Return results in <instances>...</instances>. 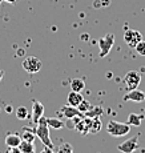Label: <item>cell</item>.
I'll return each mask as SVG.
<instances>
[{
  "label": "cell",
  "mask_w": 145,
  "mask_h": 153,
  "mask_svg": "<svg viewBox=\"0 0 145 153\" xmlns=\"http://www.w3.org/2000/svg\"><path fill=\"white\" fill-rule=\"evenodd\" d=\"M36 137L43 143L44 146H48V148L53 149V143L49 137V126L47 124V117H41L39 121L36 123Z\"/></svg>",
  "instance_id": "1"
},
{
  "label": "cell",
  "mask_w": 145,
  "mask_h": 153,
  "mask_svg": "<svg viewBox=\"0 0 145 153\" xmlns=\"http://www.w3.org/2000/svg\"><path fill=\"white\" fill-rule=\"evenodd\" d=\"M131 131V125L128 123H119L116 120H111L106 124V132L113 137H121L125 136Z\"/></svg>",
  "instance_id": "2"
},
{
  "label": "cell",
  "mask_w": 145,
  "mask_h": 153,
  "mask_svg": "<svg viewBox=\"0 0 145 153\" xmlns=\"http://www.w3.org/2000/svg\"><path fill=\"white\" fill-rule=\"evenodd\" d=\"M23 68H24L25 72L31 73V75L32 73H37L43 68V61L36 56H27L23 60Z\"/></svg>",
  "instance_id": "3"
},
{
  "label": "cell",
  "mask_w": 145,
  "mask_h": 153,
  "mask_svg": "<svg viewBox=\"0 0 145 153\" xmlns=\"http://www.w3.org/2000/svg\"><path fill=\"white\" fill-rule=\"evenodd\" d=\"M115 44V35L108 33L105 36H103L101 39L97 40V45L100 48V57H105L106 55L111 52L112 47Z\"/></svg>",
  "instance_id": "4"
},
{
  "label": "cell",
  "mask_w": 145,
  "mask_h": 153,
  "mask_svg": "<svg viewBox=\"0 0 145 153\" xmlns=\"http://www.w3.org/2000/svg\"><path fill=\"white\" fill-rule=\"evenodd\" d=\"M140 83H141V75L137 71H129V72L124 76V84H125L128 91L137 89Z\"/></svg>",
  "instance_id": "5"
},
{
  "label": "cell",
  "mask_w": 145,
  "mask_h": 153,
  "mask_svg": "<svg viewBox=\"0 0 145 153\" xmlns=\"http://www.w3.org/2000/svg\"><path fill=\"white\" fill-rule=\"evenodd\" d=\"M141 40H143V35L136 29H126L125 33H124V42L132 48H135L137 45V43L141 42Z\"/></svg>",
  "instance_id": "6"
},
{
  "label": "cell",
  "mask_w": 145,
  "mask_h": 153,
  "mask_svg": "<svg viewBox=\"0 0 145 153\" xmlns=\"http://www.w3.org/2000/svg\"><path fill=\"white\" fill-rule=\"evenodd\" d=\"M117 149L121 152V153H133L135 151L138 149V139L137 136H133L131 139L125 140L124 143H121Z\"/></svg>",
  "instance_id": "7"
},
{
  "label": "cell",
  "mask_w": 145,
  "mask_h": 153,
  "mask_svg": "<svg viewBox=\"0 0 145 153\" xmlns=\"http://www.w3.org/2000/svg\"><path fill=\"white\" fill-rule=\"evenodd\" d=\"M59 113L63 114L67 119H75V117H84V113H81L76 107H71V105H64Z\"/></svg>",
  "instance_id": "8"
},
{
  "label": "cell",
  "mask_w": 145,
  "mask_h": 153,
  "mask_svg": "<svg viewBox=\"0 0 145 153\" xmlns=\"http://www.w3.org/2000/svg\"><path fill=\"white\" fill-rule=\"evenodd\" d=\"M91 128V117H81L75 124V129L81 134H88Z\"/></svg>",
  "instance_id": "9"
},
{
  "label": "cell",
  "mask_w": 145,
  "mask_h": 153,
  "mask_svg": "<svg viewBox=\"0 0 145 153\" xmlns=\"http://www.w3.org/2000/svg\"><path fill=\"white\" fill-rule=\"evenodd\" d=\"M44 116V105L37 100H32V120L37 123Z\"/></svg>",
  "instance_id": "10"
},
{
  "label": "cell",
  "mask_w": 145,
  "mask_h": 153,
  "mask_svg": "<svg viewBox=\"0 0 145 153\" xmlns=\"http://www.w3.org/2000/svg\"><path fill=\"white\" fill-rule=\"evenodd\" d=\"M135 101V102H143L145 100V93L143 91H138L137 89H132L124 96V101Z\"/></svg>",
  "instance_id": "11"
},
{
  "label": "cell",
  "mask_w": 145,
  "mask_h": 153,
  "mask_svg": "<svg viewBox=\"0 0 145 153\" xmlns=\"http://www.w3.org/2000/svg\"><path fill=\"white\" fill-rule=\"evenodd\" d=\"M83 95L80 92H75V91H71V93L68 95L67 97V101H68V105H71V107H76L77 108V105L80 102L83 101Z\"/></svg>",
  "instance_id": "12"
},
{
  "label": "cell",
  "mask_w": 145,
  "mask_h": 153,
  "mask_svg": "<svg viewBox=\"0 0 145 153\" xmlns=\"http://www.w3.org/2000/svg\"><path fill=\"white\" fill-rule=\"evenodd\" d=\"M4 143L7 146H19L22 143V136L17 133H10L5 136Z\"/></svg>",
  "instance_id": "13"
},
{
  "label": "cell",
  "mask_w": 145,
  "mask_h": 153,
  "mask_svg": "<svg viewBox=\"0 0 145 153\" xmlns=\"http://www.w3.org/2000/svg\"><path fill=\"white\" fill-rule=\"evenodd\" d=\"M103 128V123L100 117H92L91 119V128H89V133H99Z\"/></svg>",
  "instance_id": "14"
},
{
  "label": "cell",
  "mask_w": 145,
  "mask_h": 153,
  "mask_svg": "<svg viewBox=\"0 0 145 153\" xmlns=\"http://www.w3.org/2000/svg\"><path fill=\"white\" fill-rule=\"evenodd\" d=\"M19 149L22 153H35L36 152V148H35V144L31 143V141H25V140H22L19 145Z\"/></svg>",
  "instance_id": "15"
},
{
  "label": "cell",
  "mask_w": 145,
  "mask_h": 153,
  "mask_svg": "<svg viewBox=\"0 0 145 153\" xmlns=\"http://www.w3.org/2000/svg\"><path fill=\"white\" fill-rule=\"evenodd\" d=\"M20 136H22V140L33 143L35 139H36V132L32 131V128H29V126H25V128L22 131V134H20Z\"/></svg>",
  "instance_id": "16"
},
{
  "label": "cell",
  "mask_w": 145,
  "mask_h": 153,
  "mask_svg": "<svg viewBox=\"0 0 145 153\" xmlns=\"http://www.w3.org/2000/svg\"><path fill=\"white\" fill-rule=\"evenodd\" d=\"M144 120V116L143 114H136V113H131L128 116V124L131 126H136V128H138V126L141 125V123H143Z\"/></svg>",
  "instance_id": "17"
},
{
  "label": "cell",
  "mask_w": 145,
  "mask_h": 153,
  "mask_svg": "<svg viewBox=\"0 0 145 153\" xmlns=\"http://www.w3.org/2000/svg\"><path fill=\"white\" fill-rule=\"evenodd\" d=\"M103 108L100 107V105H97V107H94V105H92V108H91L89 111H87L84 113V116L85 117H91V119H92V117H100L103 114Z\"/></svg>",
  "instance_id": "18"
},
{
  "label": "cell",
  "mask_w": 145,
  "mask_h": 153,
  "mask_svg": "<svg viewBox=\"0 0 145 153\" xmlns=\"http://www.w3.org/2000/svg\"><path fill=\"white\" fill-rule=\"evenodd\" d=\"M71 88H72V91H75V92H81L85 88V81L83 80V79H73V80L71 81Z\"/></svg>",
  "instance_id": "19"
},
{
  "label": "cell",
  "mask_w": 145,
  "mask_h": 153,
  "mask_svg": "<svg viewBox=\"0 0 145 153\" xmlns=\"http://www.w3.org/2000/svg\"><path fill=\"white\" fill-rule=\"evenodd\" d=\"M47 124H48L49 128L52 129H61L64 128V121H61V120L56 119V117H52V119H47Z\"/></svg>",
  "instance_id": "20"
},
{
  "label": "cell",
  "mask_w": 145,
  "mask_h": 153,
  "mask_svg": "<svg viewBox=\"0 0 145 153\" xmlns=\"http://www.w3.org/2000/svg\"><path fill=\"white\" fill-rule=\"evenodd\" d=\"M15 113H16V117L19 120H27L29 117V112H28V108L23 107V105H20L19 108H16V111H15Z\"/></svg>",
  "instance_id": "21"
},
{
  "label": "cell",
  "mask_w": 145,
  "mask_h": 153,
  "mask_svg": "<svg viewBox=\"0 0 145 153\" xmlns=\"http://www.w3.org/2000/svg\"><path fill=\"white\" fill-rule=\"evenodd\" d=\"M56 153H75V151H73V146L69 143H63L56 149Z\"/></svg>",
  "instance_id": "22"
},
{
  "label": "cell",
  "mask_w": 145,
  "mask_h": 153,
  "mask_svg": "<svg viewBox=\"0 0 145 153\" xmlns=\"http://www.w3.org/2000/svg\"><path fill=\"white\" fill-rule=\"evenodd\" d=\"M91 108H92V104H91L89 101H87V100H83V101L77 105V109L81 112V113H85V112L89 111Z\"/></svg>",
  "instance_id": "23"
},
{
  "label": "cell",
  "mask_w": 145,
  "mask_h": 153,
  "mask_svg": "<svg viewBox=\"0 0 145 153\" xmlns=\"http://www.w3.org/2000/svg\"><path fill=\"white\" fill-rule=\"evenodd\" d=\"M136 52H137L140 56H145V42L144 40H141V42L137 43V45L135 47Z\"/></svg>",
  "instance_id": "24"
},
{
  "label": "cell",
  "mask_w": 145,
  "mask_h": 153,
  "mask_svg": "<svg viewBox=\"0 0 145 153\" xmlns=\"http://www.w3.org/2000/svg\"><path fill=\"white\" fill-rule=\"evenodd\" d=\"M5 153H22V152H20L19 146H8V149Z\"/></svg>",
  "instance_id": "25"
},
{
  "label": "cell",
  "mask_w": 145,
  "mask_h": 153,
  "mask_svg": "<svg viewBox=\"0 0 145 153\" xmlns=\"http://www.w3.org/2000/svg\"><path fill=\"white\" fill-rule=\"evenodd\" d=\"M40 153H53V149H51V148H48V146H45V148L43 149Z\"/></svg>",
  "instance_id": "26"
},
{
  "label": "cell",
  "mask_w": 145,
  "mask_h": 153,
  "mask_svg": "<svg viewBox=\"0 0 145 153\" xmlns=\"http://www.w3.org/2000/svg\"><path fill=\"white\" fill-rule=\"evenodd\" d=\"M12 111H13L12 105H8V107H5V112H7V113H11Z\"/></svg>",
  "instance_id": "27"
},
{
  "label": "cell",
  "mask_w": 145,
  "mask_h": 153,
  "mask_svg": "<svg viewBox=\"0 0 145 153\" xmlns=\"http://www.w3.org/2000/svg\"><path fill=\"white\" fill-rule=\"evenodd\" d=\"M3 1H7V3H10V4H15V3L19 1V0H3Z\"/></svg>",
  "instance_id": "28"
},
{
  "label": "cell",
  "mask_w": 145,
  "mask_h": 153,
  "mask_svg": "<svg viewBox=\"0 0 145 153\" xmlns=\"http://www.w3.org/2000/svg\"><path fill=\"white\" fill-rule=\"evenodd\" d=\"M109 3H111L109 0H101V4H103V5H108Z\"/></svg>",
  "instance_id": "29"
},
{
  "label": "cell",
  "mask_w": 145,
  "mask_h": 153,
  "mask_svg": "<svg viewBox=\"0 0 145 153\" xmlns=\"http://www.w3.org/2000/svg\"><path fill=\"white\" fill-rule=\"evenodd\" d=\"M4 77V71L3 69H0V81H1V79Z\"/></svg>",
  "instance_id": "30"
},
{
  "label": "cell",
  "mask_w": 145,
  "mask_h": 153,
  "mask_svg": "<svg viewBox=\"0 0 145 153\" xmlns=\"http://www.w3.org/2000/svg\"><path fill=\"white\" fill-rule=\"evenodd\" d=\"M1 1H3V0H0V3H1Z\"/></svg>",
  "instance_id": "31"
}]
</instances>
